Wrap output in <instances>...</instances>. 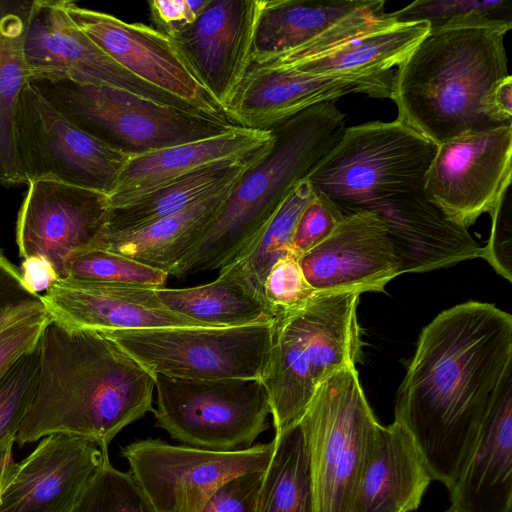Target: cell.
Here are the masks:
<instances>
[{"instance_id":"9a60e30c","label":"cell","mask_w":512,"mask_h":512,"mask_svg":"<svg viewBox=\"0 0 512 512\" xmlns=\"http://www.w3.org/2000/svg\"><path fill=\"white\" fill-rule=\"evenodd\" d=\"M512 125L467 132L437 145L423 191L451 222L467 229L491 213L512 177Z\"/></svg>"},{"instance_id":"52a82bcc","label":"cell","mask_w":512,"mask_h":512,"mask_svg":"<svg viewBox=\"0 0 512 512\" xmlns=\"http://www.w3.org/2000/svg\"><path fill=\"white\" fill-rule=\"evenodd\" d=\"M28 82L78 128L128 156L195 142L238 127L110 86L64 78Z\"/></svg>"},{"instance_id":"ac0fdd59","label":"cell","mask_w":512,"mask_h":512,"mask_svg":"<svg viewBox=\"0 0 512 512\" xmlns=\"http://www.w3.org/2000/svg\"><path fill=\"white\" fill-rule=\"evenodd\" d=\"M299 263L317 294L381 292L403 274L386 222L369 210L345 215L326 240L299 257Z\"/></svg>"},{"instance_id":"7a4b0ae2","label":"cell","mask_w":512,"mask_h":512,"mask_svg":"<svg viewBox=\"0 0 512 512\" xmlns=\"http://www.w3.org/2000/svg\"><path fill=\"white\" fill-rule=\"evenodd\" d=\"M38 347L36 391L15 439L20 447L69 434L108 451L123 428L154 412L155 375L103 332L51 318Z\"/></svg>"},{"instance_id":"5b68a950","label":"cell","mask_w":512,"mask_h":512,"mask_svg":"<svg viewBox=\"0 0 512 512\" xmlns=\"http://www.w3.org/2000/svg\"><path fill=\"white\" fill-rule=\"evenodd\" d=\"M359 296L317 294L301 309L274 320L273 344L261 378L274 436L300 422L326 379L355 365L361 350Z\"/></svg>"},{"instance_id":"d4e9b609","label":"cell","mask_w":512,"mask_h":512,"mask_svg":"<svg viewBox=\"0 0 512 512\" xmlns=\"http://www.w3.org/2000/svg\"><path fill=\"white\" fill-rule=\"evenodd\" d=\"M273 141L271 130L237 127L195 142L129 156L108 196L110 207L128 203L209 164L261 154Z\"/></svg>"},{"instance_id":"f35d334b","label":"cell","mask_w":512,"mask_h":512,"mask_svg":"<svg viewBox=\"0 0 512 512\" xmlns=\"http://www.w3.org/2000/svg\"><path fill=\"white\" fill-rule=\"evenodd\" d=\"M314 192L298 219L291 243V252L298 258L326 240L345 217L333 200Z\"/></svg>"},{"instance_id":"1f68e13d","label":"cell","mask_w":512,"mask_h":512,"mask_svg":"<svg viewBox=\"0 0 512 512\" xmlns=\"http://www.w3.org/2000/svg\"><path fill=\"white\" fill-rule=\"evenodd\" d=\"M272 441L257 512H316L310 458L300 423Z\"/></svg>"},{"instance_id":"30bf717a","label":"cell","mask_w":512,"mask_h":512,"mask_svg":"<svg viewBox=\"0 0 512 512\" xmlns=\"http://www.w3.org/2000/svg\"><path fill=\"white\" fill-rule=\"evenodd\" d=\"M156 427L184 445L216 451L248 448L271 414L259 379L190 380L155 375Z\"/></svg>"},{"instance_id":"d6986e66","label":"cell","mask_w":512,"mask_h":512,"mask_svg":"<svg viewBox=\"0 0 512 512\" xmlns=\"http://www.w3.org/2000/svg\"><path fill=\"white\" fill-rule=\"evenodd\" d=\"M108 451L69 434H51L13 463L0 491V512H73Z\"/></svg>"},{"instance_id":"f6af8a7d","label":"cell","mask_w":512,"mask_h":512,"mask_svg":"<svg viewBox=\"0 0 512 512\" xmlns=\"http://www.w3.org/2000/svg\"><path fill=\"white\" fill-rule=\"evenodd\" d=\"M487 107L498 126L512 125V77L509 75L494 85L487 97Z\"/></svg>"},{"instance_id":"8fae6325","label":"cell","mask_w":512,"mask_h":512,"mask_svg":"<svg viewBox=\"0 0 512 512\" xmlns=\"http://www.w3.org/2000/svg\"><path fill=\"white\" fill-rule=\"evenodd\" d=\"M13 134L26 184L55 181L109 196L129 157L74 125L28 81L17 99Z\"/></svg>"},{"instance_id":"44dd1931","label":"cell","mask_w":512,"mask_h":512,"mask_svg":"<svg viewBox=\"0 0 512 512\" xmlns=\"http://www.w3.org/2000/svg\"><path fill=\"white\" fill-rule=\"evenodd\" d=\"M261 7L262 0H208L192 23L170 35L225 111L250 67Z\"/></svg>"},{"instance_id":"3957f363","label":"cell","mask_w":512,"mask_h":512,"mask_svg":"<svg viewBox=\"0 0 512 512\" xmlns=\"http://www.w3.org/2000/svg\"><path fill=\"white\" fill-rule=\"evenodd\" d=\"M511 28L462 23L431 29L393 73L397 120L436 145L501 127L489 114L487 97L510 75L504 37Z\"/></svg>"},{"instance_id":"4316f807","label":"cell","mask_w":512,"mask_h":512,"mask_svg":"<svg viewBox=\"0 0 512 512\" xmlns=\"http://www.w3.org/2000/svg\"><path fill=\"white\" fill-rule=\"evenodd\" d=\"M238 180L174 215L131 231L102 233L91 248L125 256L169 275L200 238Z\"/></svg>"},{"instance_id":"f1b7e54d","label":"cell","mask_w":512,"mask_h":512,"mask_svg":"<svg viewBox=\"0 0 512 512\" xmlns=\"http://www.w3.org/2000/svg\"><path fill=\"white\" fill-rule=\"evenodd\" d=\"M429 31L425 21L401 23L390 16L382 25L329 50L287 66L264 69L316 75L386 73L397 67Z\"/></svg>"},{"instance_id":"4dcf8cb0","label":"cell","mask_w":512,"mask_h":512,"mask_svg":"<svg viewBox=\"0 0 512 512\" xmlns=\"http://www.w3.org/2000/svg\"><path fill=\"white\" fill-rule=\"evenodd\" d=\"M32 0H0V184L25 183L15 151L13 122L27 83L23 41Z\"/></svg>"},{"instance_id":"74e56055","label":"cell","mask_w":512,"mask_h":512,"mask_svg":"<svg viewBox=\"0 0 512 512\" xmlns=\"http://www.w3.org/2000/svg\"><path fill=\"white\" fill-rule=\"evenodd\" d=\"M316 295L292 252L273 264L263 283V296L274 320L301 309Z\"/></svg>"},{"instance_id":"d590c367","label":"cell","mask_w":512,"mask_h":512,"mask_svg":"<svg viewBox=\"0 0 512 512\" xmlns=\"http://www.w3.org/2000/svg\"><path fill=\"white\" fill-rule=\"evenodd\" d=\"M73 512H155V510L131 473L116 469L107 458Z\"/></svg>"},{"instance_id":"484cf974","label":"cell","mask_w":512,"mask_h":512,"mask_svg":"<svg viewBox=\"0 0 512 512\" xmlns=\"http://www.w3.org/2000/svg\"><path fill=\"white\" fill-rule=\"evenodd\" d=\"M432 481L408 432L380 425L348 512H412Z\"/></svg>"},{"instance_id":"ba28073f","label":"cell","mask_w":512,"mask_h":512,"mask_svg":"<svg viewBox=\"0 0 512 512\" xmlns=\"http://www.w3.org/2000/svg\"><path fill=\"white\" fill-rule=\"evenodd\" d=\"M299 423L310 458L316 512H348L381 425L355 365L318 387Z\"/></svg>"},{"instance_id":"bcb514c9","label":"cell","mask_w":512,"mask_h":512,"mask_svg":"<svg viewBox=\"0 0 512 512\" xmlns=\"http://www.w3.org/2000/svg\"><path fill=\"white\" fill-rule=\"evenodd\" d=\"M20 273L25 285L38 294L57 279L51 266L40 258L24 259Z\"/></svg>"},{"instance_id":"9c48e42d","label":"cell","mask_w":512,"mask_h":512,"mask_svg":"<svg viewBox=\"0 0 512 512\" xmlns=\"http://www.w3.org/2000/svg\"><path fill=\"white\" fill-rule=\"evenodd\" d=\"M99 331L153 375L261 381L273 344L274 321L235 327Z\"/></svg>"},{"instance_id":"d6a6232c","label":"cell","mask_w":512,"mask_h":512,"mask_svg":"<svg viewBox=\"0 0 512 512\" xmlns=\"http://www.w3.org/2000/svg\"><path fill=\"white\" fill-rule=\"evenodd\" d=\"M314 193L307 178L299 181L258 236L236 259L241 261L251 281L262 295L263 283L270 268L278 259L291 252L296 224Z\"/></svg>"},{"instance_id":"603a6c76","label":"cell","mask_w":512,"mask_h":512,"mask_svg":"<svg viewBox=\"0 0 512 512\" xmlns=\"http://www.w3.org/2000/svg\"><path fill=\"white\" fill-rule=\"evenodd\" d=\"M368 210L386 222L403 273L426 272L480 257L482 247L467 229L446 218L424 191L378 202Z\"/></svg>"},{"instance_id":"7c38bea8","label":"cell","mask_w":512,"mask_h":512,"mask_svg":"<svg viewBox=\"0 0 512 512\" xmlns=\"http://www.w3.org/2000/svg\"><path fill=\"white\" fill-rule=\"evenodd\" d=\"M272 451L273 441L216 451L148 438L122 447L121 456L155 512H201L223 482L264 470Z\"/></svg>"},{"instance_id":"5bb4252c","label":"cell","mask_w":512,"mask_h":512,"mask_svg":"<svg viewBox=\"0 0 512 512\" xmlns=\"http://www.w3.org/2000/svg\"><path fill=\"white\" fill-rule=\"evenodd\" d=\"M23 51L28 81L64 78L110 86L198 113L181 100L136 77L106 54L69 17L63 0H32Z\"/></svg>"},{"instance_id":"ab89813d","label":"cell","mask_w":512,"mask_h":512,"mask_svg":"<svg viewBox=\"0 0 512 512\" xmlns=\"http://www.w3.org/2000/svg\"><path fill=\"white\" fill-rule=\"evenodd\" d=\"M45 312L42 294L25 285L20 270L0 250V332L20 320Z\"/></svg>"},{"instance_id":"4fadbf2b","label":"cell","mask_w":512,"mask_h":512,"mask_svg":"<svg viewBox=\"0 0 512 512\" xmlns=\"http://www.w3.org/2000/svg\"><path fill=\"white\" fill-rule=\"evenodd\" d=\"M384 6L382 0H262L250 67L280 68L347 42L388 21Z\"/></svg>"},{"instance_id":"ee69618b","label":"cell","mask_w":512,"mask_h":512,"mask_svg":"<svg viewBox=\"0 0 512 512\" xmlns=\"http://www.w3.org/2000/svg\"><path fill=\"white\" fill-rule=\"evenodd\" d=\"M207 3L208 0H154L149 7L157 30L170 36L192 23Z\"/></svg>"},{"instance_id":"60d3db41","label":"cell","mask_w":512,"mask_h":512,"mask_svg":"<svg viewBox=\"0 0 512 512\" xmlns=\"http://www.w3.org/2000/svg\"><path fill=\"white\" fill-rule=\"evenodd\" d=\"M491 233L487 244L481 248L480 258L509 282L512 281V201L510 188L506 190L490 213Z\"/></svg>"},{"instance_id":"cb8c5ba5","label":"cell","mask_w":512,"mask_h":512,"mask_svg":"<svg viewBox=\"0 0 512 512\" xmlns=\"http://www.w3.org/2000/svg\"><path fill=\"white\" fill-rule=\"evenodd\" d=\"M449 492L455 512L512 511V375L502 385Z\"/></svg>"},{"instance_id":"e575fe53","label":"cell","mask_w":512,"mask_h":512,"mask_svg":"<svg viewBox=\"0 0 512 512\" xmlns=\"http://www.w3.org/2000/svg\"><path fill=\"white\" fill-rule=\"evenodd\" d=\"M168 277L163 271L125 256L89 248L70 258L66 279L157 289L164 287Z\"/></svg>"},{"instance_id":"7bdbcfd3","label":"cell","mask_w":512,"mask_h":512,"mask_svg":"<svg viewBox=\"0 0 512 512\" xmlns=\"http://www.w3.org/2000/svg\"><path fill=\"white\" fill-rule=\"evenodd\" d=\"M264 470L243 473L223 482L201 512H257Z\"/></svg>"},{"instance_id":"c3c4849f","label":"cell","mask_w":512,"mask_h":512,"mask_svg":"<svg viewBox=\"0 0 512 512\" xmlns=\"http://www.w3.org/2000/svg\"><path fill=\"white\" fill-rule=\"evenodd\" d=\"M445 512H455L454 509L452 507H450L448 510H446Z\"/></svg>"},{"instance_id":"836d02e7","label":"cell","mask_w":512,"mask_h":512,"mask_svg":"<svg viewBox=\"0 0 512 512\" xmlns=\"http://www.w3.org/2000/svg\"><path fill=\"white\" fill-rule=\"evenodd\" d=\"M389 15L401 23L425 21L430 30L462 23L512 25V1L418 0Z\"/></svg>"},{"instance_id":"ffe728a7","label":"cell","mask_w":512,"mask_h":512,"mask_svg":"<svg viewBox=\"0 0 512 512\" xmlns=\"http://www.w3.org/2000/svg\"><path fill=\"white\" fill-rule=\"evenodd\" d=\"M393 73L316 75L292 69L249 68L226 108L239 127L271 130L298 113L350 93L390 98Z\"/></svg>"},{"instance_id":"8d00e7d4","label":"cell","mask_w":512,"mask_h":512,"mask_svg":"<svg viewBox=\"0 0 512 512\" xmlns=\"http://www.w3.org/2000/svg\"><path fill=\"white\" fill-rule=\"evenodd\" d=\"M38 372L37 346L19 359L0 381V450L15 443L35 395Z\"/></svg>"},{"instance_id":"e0dca14e","label":"cell","mask_w":512,"mask_h":512,"mask_svg":"<svg viewBox=\"0 0 512 512\" xmlns=\"http://www.w3.org/2000/svg\"><path fill=\"white\" fill-rule=\"evenodd\" d=\"M109 209L108 195L95 190L47 180L29 183L16 223L20 257L43 259L57 279H66L70 258L93 246Z\"/></svg>"},{"instance_id":"83f0119b","label":"cell","mask_w":512,"mask_h":512,"mask_svg":"<svg viewBox=\"0 0 512 512\" xmlns=\"http://www.w3.org/2000/svg\"><path fill=\"white\" fill-rule=\"evenodd\" d=\"M155 293L170 311L207 327L274 321L263 295L239 260L222 267L210 283L188 288H157Z\"/></svg>"},{"instance_id":"277c9868","label":"cell","mask_w":512,"mask_h":512,"mask_svg":"<svg viewBox=\"0 0 512 512\" xmlns=\"http://www.w3.org/2000/svg\"><path fill=\"white\" fill-rule=\"evenodd\" d=\"M345 119L335 101H328L272 128V146L235 183L215 217L169 276L183 279L220 270L236 260L292 188L339 140L346 128Z\"/></svg>"},{"instance_id":"8992f818","label":"cell","mask_w":512,"mask_h":512,"mask_svg":"<svg viewBox=\"0 0 512 512\" xmlns=\"http://www.w3.org/2000/svg\"><path fill=\"white\" fill-rule=\"evenodd\" d=\"M437 145L399 120L345 128L306 177L344 215L423 191Z\"/></svg>"},{"instance_id":"b9f144b4","label":"cell","mask_w":512,"mask_h":512,"mask_svg":"<svg viewBox=\"0 0 512 512\" xmlns=\"http://www.w3.org/2000/svg\"><path fill=\"white\" fill-rule=\"evenodd\" d=\"M51 321L45 313L20 320L0 332V381L24 355L34 350Z\"/></svg>"},{"instance_id":"7402d4cb","label":"cell","mask_w":512,"mask_h":512,"mask_svg":"<svg viewBox=\"0 0 512 512\" xmlns=\"http://www.w3.org/2000/svg\"><path fill=\"white\" fill-rule=\"evenodd\" d=\"M52 320L71 328L130 330L207 327L167 309L154 288L56 279L42 294Z\"/></svg>"},{"instance_id":"7dc6e473","label":"cell","mask_w":512,"mask_h":512,"mask_svg":"<svg viewBox=\"0 0 512 512\" xmlns=\"http://www.w3.org/2000/svg\"><path fill=\"white\" fill-rule=\"evenodd\" d=\"M13 444L14 443H10L0 450V491L10 468L14 463L12 457Z\"/></svg>"},{"instance_id":"6da1fadb","label":"cell","mask_w":512,"mask_h":512,"mask_svg":"<svg viewBox=\"0 0 512 512\" xmlns=\"http://www.w3.org/2000/svg\"><path fill=\"white\" fill-rule=\"evenodd\" d=\"M510 375L512 316L495 305L458 304L422 330L394 421L413 439L432 480L453 486Z\"/></svg>"},{"instance_id":"2e32d148","label":"cell","mask_w":512,"mask_h":512,"mask_svg":"<svg viewBox=\"0 0 512 512\" xmlns=\"http://www.w3.org/2000/svg\"><path fill=\"white\" fill-rule=\"evenodd\" d=\"M63 4L77 27L127 71L205 117L238 126L200 82L170 36L74 1L63 0Z\"/></svg>"},{"instance_id":"f546056e","label":"cell","mask_w":512,"mask_h":512,"mask_svg":"<svg viewBox=\"0 0 512 512\" xmlns=\"http://www.w3.org/2000/svg\"><path fill=\"white\" fill-rule=\"evenodd\" d=\"M267 151L209 164L128 203L110 207L102 233L131 231L174 215L238 180Z\"/></svg>"}]
</instances>
